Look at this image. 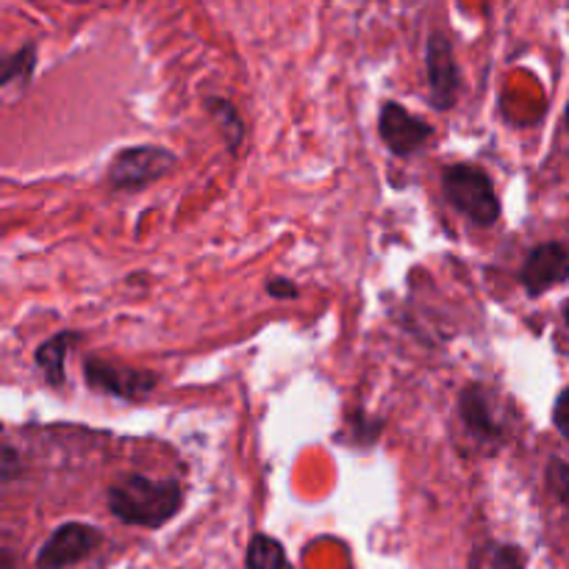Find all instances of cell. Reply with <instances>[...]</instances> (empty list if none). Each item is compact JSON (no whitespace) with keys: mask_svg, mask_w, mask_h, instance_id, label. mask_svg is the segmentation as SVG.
<instances>
[{"mask_svg":"<svg viewBox=\"0 0 569 569\" xmlns=\"http://www.w3.org/2000/svg\"><path fill=\"white\" fill-rule=\"evenodd\" d=\"M109 511L122 526L156 528L167 526L183 506V487L176 478L122 476L106 492Z\"/></svg>","mask_w":569,"mask_h":569,"instance_id":"cell-1","label":"cell"},{"mask_svg":"<svg viewBox=\"0 0 569 569\" xmlns=\"http://www.w3.org/2000/svg\"><path fill=\"white\" fill-rule=\"evenodd\" d=\"M442 192L448 203L472 226L492 228L500 220V198L495 192L492 178L481 167L467 164V161L448 164L442 170Z\"/></svg>","mask_w":569,"mask_h":569,"instance_id":"cell-2","label":"cell"},{"mask_svg":"<svg viewBox=\"0 0 569 569\" xmlns=\"http://www.w3.org/2000/svg\"><path fill=\"white\" fill-rule=\"evenodd\" d=\"M176 164L178 156L161 144H133V148L117 150L106 178L114 192H137L176 170Z\"/></svg>","mask_w":569,"mask_h":569,"instance_id":"cell-3","label":"cell"},{"mask_svg":"<svg viewBox=\"0 0 569 569\" xmlns=\"http://www.w3.org/2000/svg\"><path fill=\"white\" fill-rule=\"evenodd\" d=\"M426 78L428 100L433 109L448 111L459 103L461 70L456 61L453 42L445 31H431L426 39Z\"/></svg>","mask_w":569,"mask_h":569,"instance_id":"cell-4","label":"cell"},{"mask_svg":"<svg viewBox=\"0 0 569 569\" xmlns=\"http://www.w3.org/2000/svg\"><path fill=\"white\" fill-rule=\"evenodd\" d=\"M378 137L387 144L389 153L398 156V159H411L431 142L433 126L422 117L411 114L403 103L387 100L381 106V114H378Z\"/></svg>","mask_w":569,"mask_h":569,"instance_id":"cell-5","label":"cell"},{"mask_svg":"<svg viewBox=\"0 0 569 569\" xmlns=\"http://www.w3.org/2000/svg\"><path fill=\"white\" fill-rule=\"evenodd\" d=\"M100 545H103V533L94 526H87V522H64V526H59L44 539L33 567L67 569L78 565V561L89 559Z\"/></svg>","mask_w":569,"mask_h":569,"instance_id":"cell-6","label":"cell"},{"mask_svg":"<svg viewBox=\"0 0 569 569\" xmlns=\"http://www.w3.org/2000/svg\"><path fill=\"white\" fill-rule=\"evenodd\" d=\"M83 381L92 392L111 395L120 400H142L159 383V376L148 370H133V367L111 365L106 359H83Z\"/></svg>","mask_w":569,"mask_h":569,"instance_id":"cell-7","label":"cell"},{"mask_svg":"<svg viewBox=\"0 0 569 569\" xmlns=\"http://www.w3.org/2000/svg\"><path fill=\"white\" fill-rule=\"evenodd\" d=\"M522 287L531 298L550 292L569 278V250L561 242H542L526 256L522 264Z\"/></svg>","mask_w":569,"mask_h":569,"instance_id":"cell-8","label":"cell"},{"mask_svg":"<svg viewBox=\"0 0 569 569\" xmlns=\"http://www.w3.org/2000/svg\"><path fill=\"white\" fill-rule=\"evenodd\" d=\"M459 417L461 422H465L467 431H470L478 442H503V428L495 420L492 406H489V395L481 383H470V387L461 389Z\"/></svg>","mask_w":569,"mask_h":569,"instance_id":"cell-9","label":"cell"},{"mask_svg":"<svg viewBox=\"0 0 569 569\" xmlns=\"http://www.w3.org/2000/svg\"><path fill=\"white\" fill-rule=\"evenodd\" d=\"M81 342H83L81 331H59L39 345L37 353H33V365L39 367V372H42V378L50 383V387H61V383H64L67 353Z\"/></svg>","mask_w":569,"mask_h":569,"instance_id":"cell-10","label":"cell"},{"mask_svg":"<svg viewBox=\"0 0 569 569\" xmlns=\"http://www.w3.org/2000/svg\"><path fill=\"white\" fill-rule=\"evenodd\" d=\"M37 64H39V53L33 42L22 44V48H17L14 53L6 56L3 76H0V87H3V92H9V89H26L28 83H31L33 72H37Z\"/></svg>","mask_w":569,"mask_h":569,"instance_id":"cell-11","label":"cell"},{"mask_svg":"<svg viewBox=\"0 0 569 569\" xmlns=\"http://www.w3.org/2000/svg\"><path fill=\"white\" fill-rule=\"evenodd\" d=\"M203 106L206 111L214 117L217 126H220L222 139H226V148L231 150V153H237L239 144L244 142V120L242 114H239L237 106H233L228 98H206Z\"/></svg>","mask_w":569,"mask_h":569,"instance_id":"cell-12","label":"cell"},{"mask_svg":"<svg viewBox=\"0 0 569 569\" xmlns=\"http://www.w3.org/2000/svg\"><path fill=\"white\" fill-rule=\"evenodd\" d=\"M244 567L248 569H292L287 553H283L281 542L267 533H256L248 545V553H244Z\"/></svg>","mask_w":569,"mask_h":569,"instance_id":"cell-13","label":"cell"},{"mask_svg":"<svg viewBox=\"0 0 569 569\" xmlns=\"http://www.w3.org/2000/svg\"><path fill=\"white\" fill-rule=\"evenodd\" d=\"M548 487L553 498L569 509V465L561 459H553L548 465Z\"/></svg>","mask_w":569,"mask_h":569,"instance_id":"cell-14","label":"cell"},{"mask_svg":"<svg viewBox=\"0 0 569 569\" xmlns=\"http://www.w3.org/2000/svg\"><path fill=\"white\" fill-rule=\"evenodd\" d=\"M350 431H353V445H376L378 437H381L383 431V422L376 420V417H367V415H356L353 420H350Z\"/></svg>","mask_w":569,"mask_h":569,"instance_id":"cell-15","label":"cell"},{"mask_svg":"<svg viewBox=\"0 0 569 569\" xmlns=\"http://www.w3.org/2000/svg\"><path fill=\"white\" fill-rule=\"evenodd\" d=\"M492 567L495 569H526V556L517 545H498L492 550Z\"/></svg>","mask_w":569,"mask_h":569,"instance_id":"cell-16","label":"cell"},{"mask_svg":"<svg viewBox=\"0 0 569 569\" xmlns=\"http://www.w3.org/2000/svg\"><path fill=\"white\" fill-rule=\"evenodd\" d=\"M264 292L270 295L272 300H295L300 295V289H298V283L292 281V278L272 276V278H267Z\"/></svg>","mask_w":569,"mask_h":569,"instance_id":"cell-17","label":"cell"},{"mask_svg":"<svg viewBox=\"0 0 569 569\" xmlns=\"http://www.w3.org/2000/svg\"><path fill=\"white\" fill-rule=\"evenodd\" d=\"M553 426L561 437L569 439V387L556 398L553 406Z\"/></svg>","mask_w":569,"mask_h":569,"instance_id":"cell-18","label":"cell"},{"mask_svg":"<svg viewBox=\"0 0 569 569\" xmlns=\"http://www.w3.org/2000/svg\"><path fill=\"white\" fill-rule=\"evenodd\" d=\"M17 472H20V456H17V450L11 448L9 442H6L3 445V461H0V481L11 483L17 478Z\"/></svg>","mask_w":569,"mask_h":569,"instance_id":"cell-19","label":"cell"},{"mask_svg":"<svg viewBox=\"0 0 569 569\" xmlns=\"http://www.w3.org/2000/svg\"><path fill=\"white\" fill-rule=\"evenodd\" d=\"M565 122H567V131H569V100H567V111H565Z\"/></svg>","mask_w":569,"mask_h":569,"instance_id":"cell-20","label":"cell"},{"mask_svg":"<svg viewBox=\"0 0 569 569\" xmlns=\"http://www.w3.org/2000/svg\"><path fill=\"white\" fill-rule=\"evenodd\" d=\"M565 320H567V326H569V300L565 303Z\"/></svg>","mask_w":569,"mask_h":569,"instance_id":"cell-21","label":"cell"}]
</instances>
